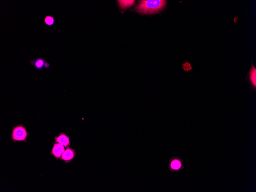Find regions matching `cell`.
I'll list each match as a JSON object with an SVG mask.
<instances>
[{"instance_id":"6da1fadb","label":"cell","mask_w":256,"mask_h":192,"mask_svg":"<svg viewBox=\"0 0 256 192\" xmlns=\"http://www.w3.org/2000/svg\"><path fill=\"white\" fill-rule=\"evenodd\" d=\"M166 1L161 0H147L139 1L138 6L135 10L139 13L143 14L158 13L165 6Z\"/></svg>"},{"instance_id":"7a4b0ae2","label":"cell","mask_w":256,"mask_h":192,"mask_svg":"<svg viewBox=\"0 0 256 192\" xmlns=\"http://www.w3.org/2000/svg\"><path fill=\"white\" fill-rule=\"evenodd\" d=\"M27 135V131L22 125L15 127L13 130L12 138L16 141H22L26 139Z\"/></svg>"},{"instance_id":"3957f363","label":"cell","mask_w":256,"mask_h":192,"mask_svg":"<svg viewBox=\"0 0 256 192\" xmlns=\"http://www.w3.org/2000/svg\"><path fill=\"white\" fill-rule=\"evenodd\" d=\"M246 81L248 82L251 92L256 90V69L252 63L251 68L246 77Z\"/></svg>"},{"instance_id":"277c9868","label":"cell","mask_w":256,"mask_h":192,"mask_svg":"<svg viewBox=\"0 0 256 192\" xmlns=\"http://www.w3.org/2000/svg\"><path fill=\"white\" fill-rule=\"evenodd\" d=\"M65 151V149L63 145L57 143L55 144L52 150V153L57 158H60L62 156L63 153Z\"/></svg>"},{"instance_id":"5b68a950","label":"cell","mask_w":256,"mask_h":192,"mask_svg":"<svg viewBox=\"0 0 256 192\" xmlns=\"http://www.w3.org/2000/svg\"><path fill=\"white\" fill-rule=\"evenodd\" d=\"M55 139L57 142L60 143L65 146H67L69 144V137L63 133H61L58 137H55Z\"/></svg>"},{"instance_id":"8992f818","label":"cell","mask_w":256,"mask_h":192,"mask_svg":"<svg viewBox=\"0 0 256 192\" xmlns=\"http://www.w3.org/2000/svg\"><path fill=\"white\" fill-rule=\"evenodd\" d=\"M46 60L43 58H38L36 60H32L30 61V63L32 65L35 67L36 69L43 70V66Z\"/></svg>"},{"instance_id":"52a82bcc","label":"cell","mask_w":256,"mask_h":192,"mask_svg":"<svg viewBox=\"0 0 256 192\" xmlns=\"http://www.w3.org/2000/svg\"><path fill=\"white\" fill-rule=\"evenodd\" d=\"M74 156V152L73 150L68 148L64 152L62 156V158L66 161H68L72 159Z\"/></svg>"},{"instance_id":"ba28073f","label":"cell","mask_w":256,"mask_h":192,"mask_svg":"<svg viewBox=\"0 0 256 192\" xmlns=\"http://www.w3.org/2000/svg\"><path fill=\"white\" fill-rule=\"evenodd\" d=\"M119 6L123 10H125L127 8L133 6L135 3V1H118Z\"/></svg>"},{"instance_id":"9c48e42d","label":"cell","mask_w":256,"mask_h":192,"mask_svg":"<svg viewBox=\"0 0 256 192\" xmlns=\"http://www.w3.org/2000/svg\"><path fill=\"white\" fill-rule=\"evenodd\" d=\"M45 23L46 25L52 26L55 23V19L51 15H47L44 19Z\"/></svg>"},{"instance_id":"30bf717a","label":"cell","mask_w":256,"mask_h":192,"mask_svg":"<svg viewBox=\"0 0 256 192\" xmlns=\"http://www.w3.org/2000/svg\"><path fill=\"white\" fill-rule=\"evenodd\" d=\"M182 68L183 69H184V71H188L192 69V66H191V64L188 62H186L185 63L183 64Z\"/></svg>"},{"instance_id":"8fae6325","label":"cell","mask_w":256,"mask_h":192,"mask_svg":"<svg viewBox=\"0 0 256 192\" xmlns=\"http://www.w3.org/2000/svg\"><path fill=\"white\" fill-rule=\"evenodd\" d=\"M180 166V163L178 161H175L172 164V167L174 169H178Z\"/></svg>"},{"instance_id":"7c38bea8","label":"cell","mask_w":256,"mask_h":192,"mask_svg":"<svg viewBox=\"0 0 256 192\" xmlns=\"http://www.w3.org/2000/svg\"><path fill=\"white\" fill-rule=\"evenodd\" d=\"M50 64L48 63L47 62H45V64H44V67H45V69H47L48 68L50 67Z\"/></svg>"}]
</instances>
